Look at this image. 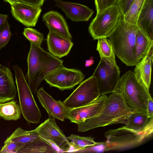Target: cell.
Returning <instances> with one entry per match:
<instances>
[{
  "instance_id": "6da1fadb",
  "label": "cell",
  "mask_w": 153,
  "mask_h": 153,
  "mask_svg": "<svg viewBox=\"0 0 153 153\" xmlns=\"http://www.w3.org/2000/svg\"><path fill=\"white\" fill-rule=\"evenodd\" d=\"M120 95L114 92L107 96L102 107L94 116L78 124L79 132L99 127L126 123L132 112Z\"/></svg>"
},
{
  "instance_id": "7a4b0ae2",
  "label": "cell",
  "mask_w": 153,
  "mask_h": 153,
  "mask_svg": "<svg viewBox=\"0 0 153 153\" xmlns=\"http://www.w3.org/2000/svg\"><path fill=\"white\" fill-rule=\"evenodd\" d=\"M27 57V84L35 94L42 81L51 72L62 66L63 61L46 51L41 46L30 42Z\"/></svg>"
},
{
  "instance_id": "3957f363",
  "label": "cell",
  "mask_w": 153,
  "mask_h": 153,
  "mask_svg": "<svg viewBox=\"0 0 153 153\" xmlns=\"http://www.w3.org/2000/svg\"><path fill=\"white\" fill-rule=\"evenodd\" d=\"M138 29L137 25L125 21L122 13L117 25L108 36L115 54L127 66H134L139 62L135 56Z\"/></svg>"
},
{
  "instance_id": "277c9868",
  "label": "cell",
  "mask_w": 153,
  "mask_h": 153,
  "mask_svg": "<svg viewBox=\"0 0 153 153\" xmlns=\"http://www.w3.org/2000/svg\"><path fill=\"white\" fill-rule=\"evenodd\" d=\"M114 92L121 95L133 112L147 115L148 100L152 96L133 71H128L120 77Z\"/></svg>"
},
{
  "instance_id": "5b68a950",
  "label": "cell",
  "mask_w": 153,
  "mask_h": 153,
  "mask_svg": "<svg viewBox=\"0 0 153 153\" xmlns=\"http://www.w3.org/2000/svg\"><path fill=\"white\" fill-rule=\"evenodd\" d=\"M153 131L140 132L125 126L105 132V151L120 150L139 146L150 137Z\"/></svg>"
},
{
  "instance_id": "8992f818",
  "label": "cell",
  "mask_w": 153,
  "mask_h": 153,
  "mask_svg": "<svg viewBox=\"0 0 153 153\" xmlns=\"http://www.w3.org/2000/svg\"><path fill=\"white\" fill-rule=\"evenodd\" d=\"M13 68L15 73L21 113L29 123H39L41 117V111L35 102L22 70L17 65H13Z\"/></svg>"
},
{
  "instance_id": "52a82bcc",
  "label": "cell",
  "mask_w": 153,
  "mask_h": 153,
  "mask_svg": "<svg viewBox=\"0 0 153 153\" xmlns=\"http://www.w3.org/2000/svg\"><path fill=\"white\" fill-rule=\"evenodd\" d=\"M121 14L117 5L97 13L88 27L89 32L93 39L108 37L117 25Z\"/></svg>"
},
{
  "instance_id": "ba28073f",
  "label": "cell",
  "mask_w": 153,
  "mask_h": 153,
  "mask_svg": "<svg viewBox=\"0 0 153 153\" xmlns=\"http://www.w3.org/2000/svg\"><path fill=\"white\" fill-rule=\"evenodd\" d=\"M120 69L116 62L100 58L93 75L96 79L100 96L114 92L120 78Z\"/></svg>"
},
{
  "instance_id": "9c48e42d",
  "label": "cell",
  "mask_w": 153,
  "mask_h": 153,
  "mask_svg": "<svg viewBox=\"0 0 153 153\" xmlns=\"http://www.w3.org/2000/svg\"><path fill=\"white\" fill-rule=\"evenodd\" d=\"M100 96L96 77L92 75L83 81L62 103L69 108L86 105Z\"/></svg>"
},
{
  "instance_id": "30bf717a",
  "label": "cell",
  "mask_w": 153,
  "mask_h": 153,
  "mask_svg": "<svg viewBox=\"0 0 153 153\" xmlns=\"http://www.w3.org/2000/svg\"><path fill=\"white\" fill-rule=\"evenodd\" d=\"M84 74L80 70L69 68L62 66L54 70L45 79L51 87L61 91L71 89L83 81Z\"/></svg>"
},
{
  "instance_id": "8fae6325",
  "label": "cell",
  "mask_w": 153,
  "mask_h": 153,
  "mask_svg": "<svg viewBox=\"0 0 153 153\" xmlns=\"http://www.w3.org/2000/svg\"><path fill=\"white\" fill-rule=\"evenodd\" d=\"M35 129L40 137L51 143L60 152H68L71 149L69 140L57 126L54 118L49 117Z\"/></svg>"
},
{
  "instance_id": "7c38bea8",
  "label": "cell",
  "mask_w": 153,
  "mask_h": 153,
  "mask_svg": "<svg viewBox=\"0 0 153 153\" xmlns=\"http://www.w3.org/2000/svg\"><path fill=\"white\" fill-rule=\"evenodd\" d=\"M106 95H102L89 104L73 108H67L65 112V119L77 124L96 115L102 107L106 99Z\"/></svg>"
},
{
  "instance_id": "4fadbf2b",
  "label": "cell",
  "mask_w": 153,
  "mask_h": 153,
  "mask_svg": "<svg viewBox=\"0 0 153 153\" xmlns=\"http://www.w3.org/2000/svg\"><path fill=\"white\" fill-rule=\"evenodd\" d=\"M11 6V13L17 21L27 27L36 25L42 11L41 7L18 2Z\"/></svg>"
},
{
  "instance_id": "5bb4252c",
  "label": "cell",
  "mask_w": 153,
  "mask_h": 153,
  "mask_svg": "<svg viewBox=\"0 0 153 153\" xmlns=\"http://www.w3.org/2000/svg\"><path fill=\"white\" fill-rule=\"evenodd\" d=\"M56 6L65 13L67 17L74 22L87 21L94 11L87 6L78 3L55 0Z\"/></svg>"
},
{
  "instance_id": "9a60e30c",
  "label": "cell",
  "mask_w": 153,
  "mask_h": 153,
  "mask_svg": "<svg viewBox=\"0 0 153 153\" xmlns=\"http://www.w3.org/2000/svg\"><path fill=\"white\" fill-rule=\"evenodd\" d=\"M36 93L39 102L47 112L49 117L65 120V112L67 108L62 102L54 99L42 87L37 90Z\"/></svg>"
},
{
  "instance_id": "2e32d148",
  "label": "cell",
  "mask_w": 153,
  "mask_h": 153,
  "mask_svg": "<svg viewBox=\"0 0 153 153\" xmlns=\"http://www.w3.org/2000/svg\"><path fill=\"white\" fill-rule=\"evenodd\" d=\"M47 41L50 53L59 58L67 55L73 45L71 39L51 30H49Z\"/></svg>"
},
{
  "instance_id": "e0dca14e",
  "label": "cell",
  "mask_w": 153,
  "mask_h": 153,
  "mask_svg": "<svg viewBox=\"0 0 153 153\" xmlns=\"http://www.w3.org/2000/svg\"><path fill=\"white\" fill-rule=\"evenodd\" d=\"M17 91L10 69L0 64V103L14 99L16 96Z\"/></svg>"
},
{
  "instance_id": "ac0fdd59",
  "label": "cell",
  "mask_w": 153,
  "mask_h": 153,
  "mask_svg": "<svg viewBox=\"0 0 153 153\" xmlns=\"http://www.w3.org/2000/svg\"><path fill=\"white\" fill-rule=\"evenodd\" d=\"M42 21L49 30L71 39H72L65 20L63 16L57 11L51 10L46 13L43 16Z\"/></svg>"
},
{
  "instance_id": "d6986e66",
  "label": "cell",
  "mask_w": 153,
  "mask_h": 153,
  "mask_svg": "<svg viewBox=\"0 0 153 153\" xmlns=\"http://www.w3.org/2000/svg\"><path fill=\"white\" fill-rule=\"evenodd\" d=\"M137 25L153 39V0H146L138 17Z\"/></svg>"
},
{
  "instance_id": "ffe728a7",
  "label": "cell",
  "mask_w": 153,
  "mask_h": 153,
  "mask_svg": "<svg viewBox=\"0 0 153 153\" xmlns=\"http://www.w3.org/2000/svg\"><path fill=\"white\" fill-rule=\"evenodd\" d=\"M153 39L139 28L135 41V56L139 62L147 55L153 59Z\"/></svg>"
},
{
  "instance_id": "44dd1931",
  "label": "cell",
  "mask_w": 153,
  "mask_h": 153,
  "mask_svg": "<svg viewBox=\"0 0 153 153\" xmlns=\"http://www.w3.org/2000/svg\"><path fill=\"white\" fill-rule=\"evenodd\" d=\"M125 125L128 128L140 132L153 131V117L132 112Z\"/></svg>"
},
{
  "instance_id": "7402d4cb",
  "label": "cell",
  "mask_w": 153,
  "mask_h": 153,
  "mask_svg": "<svg viewBox=\"0 0 153 153\" xmlns=\"http://www.w3.org/2000/svg\"><path fill=\"white\" fill-rule=\"evenodd\" d=\"M59 149L48 140L40 137L21 148L17 153H57Z\"/></svg>"
},
{
  "instance_id": "603a6c76",
  "label": "cell",
  "mask_w": 153,
  "mask_h": 153,
  "mask_svg": "<svg viewBox=\"0 0 153 153\" xmlns=\"http://www.w3.org/2000/svg\"><path fill=\"white\" fill-rule=\"evenodd\" d=\"M152 59L149 56L144 57L135 65L134 73L137 79L149 90L151 82Z\"/></svg>"
},
{
  "instance_id": "cb8c5ba5",
  "label": "cell",
  "mask_w": 153,
  "mask_h": 153,
  "mask_svg": "<svg viewBox=\"0 0 153 153\" xmlns=\"http://www.w3.org/2000/svg\"><path fill=\"white\" fill-rule=\"evenodd\" d=\"M39 137L38 133L35 129L26 131L20 127H19L7 138L4 142L12 141L20 143L25 145L35 140Z\"/></svg>"
},
{
  "instance_id": "d4e9b609",
  "label": "cell",
  "mask_w": 153,
  "mask_h": 153,
  "mask_svg": "<svg viewBox=\"0 0 153 153\" xmlns=\"http://www.w3.org/2000/svg\"><path fill=\"white\" fill-rule=\"evenodd\" d=\"M21 111L19 105L13 100L7 103H0V116L6 120L16 121L20 119Z\"/></svg>"
},
{
  "instance_id": "484cf974",
  "label": "cell",
  "mask_w": 153,
  "mask_h": 153,
  "mask_svg": "<svg viewBox=\"0 0 153 153\" xmlns=\"http://www.w3.org/2000/svg\"><path fill=\"white\" fill-rule=\"evenodd\" d=\"M67 138L70 142L71 148L74 151L83 150L98 143L95 142L94 138L90 137H82L71 134Z\"/></svg>"
},
{
  "instance_id": "4316f807",
  "label": "cell",
  "mask_w": 153,
  "mask_h": 153,
  "mask_svg": "<svg viewBox=\"0 0 153 153\" xmlns=\"http://www.w3.org/2000/svg\"><path fill=\"white\" fill-rule=\"evenodd\" d=\"M97 40L96 49L100 58H103L111 62H116L115 54L110 40L107 38H101Z\"/></svg>"
},
{
  "instance_id": "83f0119b",
  "label": "cell",
  "mask_w": 153,
  "mask_h": 153,
  "mask_svg": "<svg viewBox=\"0 0 153 153\" xmlns=\"http://www.w3.org/2000/svg\"><path fill=\"white\" fill-rule=\"evenodd\" d=\"M146 0H134L128 10L123 16L125 21L137 25L138 16Z\"/></svg>"
},
{
  "instance_id": "f1b7e54d",
  "label": "cell",
  "mask_w": 153,
  "mask_h": 153,
  "mask_svg": "<svg viewBox=\"0 0 153 153\" xmlns=\"http://www.w3.org/2000/svg\"><path fill=\"white\" fill-rule=\"evenodd\" d=\"M23 34L30 42L41 46L44 39L42 33L33 28L26 27L24 29Z\"/></svg>"
},
{
  "instance_id": "f546056e",
  "label": "cell",
  "mask_w": 153,
  "mask_h": 153,
  "mask_svg": "<svg viewBox=\"0 0 153 153\" xmlns=\"http://www.w3.org/2000/svg\"><path fill=\"white\" fill-rule=\"evenodd\" d=\"M11 35L10 26L7 20L0 26V50L7 45Z\"/></svg>"
},
{
  "instance_id": "4dcf8cb0",
  "label": "cell",
  "mask_w": 153,
  "mask_h": 153,
  "mask_svg": "<svg viewBox=\"0 0 153 153\" xmlns=\"http://www.w3.org/2000/svg\"><path fill=\"white\" fill-rule=\"evenodd\" d=\"M4 145L0 150V153H17L24 145L19 143L9 141L4 142Z\"/></svg>"
},
{
  "instance_id": "1f68e13d",
  "label": "cell",
  "mask_w": 153,
  "mask_h": 153,
  "mask_svg": "<svg viewBox=\"0 0 153 153\" xmlns=\"http://www.w3.org/2000/svg\"><path fill=\"white\" fill-rule=\"evenodd\" d=\"M119 0H94L97 13L107 8L117 5Z\"/></svg>"
},
{
  "instance_id": "d6a6232c",
  "label": "cell",
  "mask_w": 153,
  "mask_h": 153,
  "mask_svg": "<svg viewBox=\"0 0 153 153\" xmlns=\"http://www.w3.org/2000/svg\"><path fill=\"white\" fill-rule=\"evenodd\" d=\"M134 0H119L117 4L123 16L128 10Z\"/></svg>"
},
{
  "instance_id": "836d02e7",
  "label": "cell",
  "mask_w": 153,
  "mask_h": 153,
  "mask_svg": "<svg viewBox=\"0 0 153 153\" xmlns=\"http://www.w3.org/2000/svg\"><path fill=\"white\" fill-rule=\"evenodd\" d=\"M147 115L149 117H153V100L152 97H149L148 100Z\"/></svg>"
},
{
  "instance_id": "e575fe53",
  "label": "cell",
  "mask_w": 153,
  "mask_h": 153,
  "mask_svg": "<svg viewBox=\"0 0 153 153\" xmlns=\"http://www.w3.org/2000/svg\"><path fill=\"white\" fill-rule=\"evenodd\" d=\"M19 2L27 4L41 7L44 0H19Z\"/></svg>"
},
{
  "instance_id": "d590c367",
  "label": "cell",
  "mask_w": 153,
  "mask_h": 153,
  "mask_svg": "<svg viewBox=\"0 0 153 153\" xmlns=\"http://www.w3.org/2000/svg\"><path fill=\"white\" fill-rule=\"evenodd\" d=\"M8 16L6 14H0V26L7 20Z\"/></svg>"
},
{
  "instance_id": "8d00e7d4",
  "label": "cell",
  "mask_w": 153,
  "mask_h": 153,
  "mask_svg": "<svg viewBox=\"0 0 153 153\" xmlns=\"http://www.w3.org/2000/svg\"><path fill=\"white\" fill-rule=\"evenodd\" d=\"M94 62L93 59L91 58L85 61V67H88L91 65Z\"/></svg>"
},
{
  "instance_id": "74e56055",
  "label": "cell",
  "mask_w": 153,
  "mask_h": 153,
  "mask_svg": "<svg viewBox=\"0 0 153 153\" xmlns=\"http://www.w3.org/2000/svg\"><path fill=\"white\" fill-rule=\"evenodd\" d=\"M4 1L9 3L11 5H12L16 3L19 2V0H4Z\"/></svg>"
},
{
  "instance_id": "f35d334b",
  "label": "cell",
  "mask_w": 153,
  "mask_h": 153,
  "mask_svg": "<svg viewBox=\"0 0 153 153\" xmlns=\"http://www.w3.org/2000/svg\"></svg>"
}]
</instances>
